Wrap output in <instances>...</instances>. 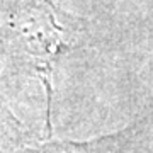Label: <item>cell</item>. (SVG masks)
Listing matches in <instances>:
<instances>
[{
  "label": "cell",
  "mask_w": 153,
  "mask_h": 153,
  "mask_svg": "<svg viewBox=\"0 0 153 153\" xmlns=\"http://www.w3.org/2000/svg\"><path fill=\"white\" fill-rule=\"evenodd\" d=\"M17 27L26 43V51L33 56L36 68L43 76L44 87L51 100V71L56 56L70 48L65 27L56 22L55 10L44 0H33L21 16L17 17Z\"/></svg>",
  "instance_id": "cell-1"
}]
</instances>
